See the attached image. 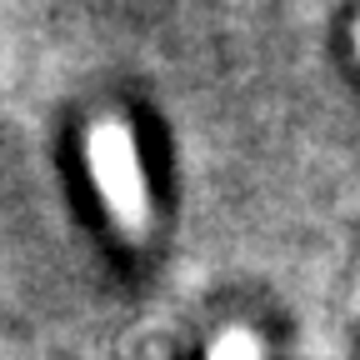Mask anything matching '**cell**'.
I'll list each match as a JSON object with an SVG mask.
<instances>
[{
	"mask_svg": "<svg viewBox=\"0 0 360 360\" xmlns=\"http://www.w3.org/2000/svg\"><path fill=\"white\" fill-rule=\"evenodd\" d=\"M90 175L101 186V200L110 210V220L130 240H141L150 231V200H146V175H141V155H135V135L120 115H105L90 125Z\"/></svg>",
	"mask_w": 360,
	"mask_h": 360,
	"instance_id": "6da1fadb",
	"label": "cell"
},
{
	"mask_svg": "<svg viewBox=\"0 0 360 360\" xmlns=\"http://www.w3.org/2000/svg\"><path fill=\"white\" fill-rule=\"evenodd\" d=\"M210 360H260V340L245 335V330H231V335H220Z\"/></svg>",
	"mask_w": 360,
	"mask_h": 360,
	"instance_id": "7a4b0ae2",
	"label": "cell"
},
{
	"mask_svg": "<svg viewBox=\"0 0 360 360\" xmlns=\"http://www.w3.org/2000/svg\"><path fill=\"white\" fill-rule=\"evenodd\" d=\"M355 51H360V25H355Z\"/></svg>",
	"mask_w": 360,
	"mask_h": 360,
	"instance_id": "3957f363",
	"label": "cell"
}]
</instances>
